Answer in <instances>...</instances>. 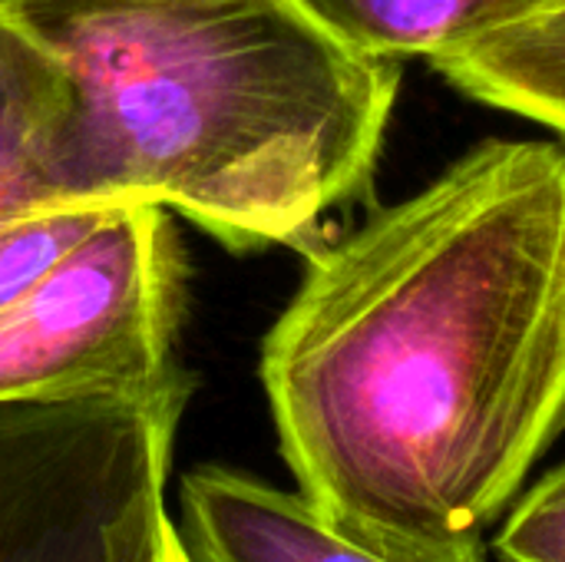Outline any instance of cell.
<instances>
[{
    "label": "cell",
    "instance_id": "obj_1",
    "mask_svg": "<svg viewBox=\"0 0 565 562\" xmlns=\"http://www.w3.org/2000/svg\"><path fill=\"white\" fill-rule=\"evenodd\" d=\"M262 384L334 530L391 562H487L565 431V146L480 142L315 245Z\"/></svg>",
    "mask_w": 565,
    "mask_h": 562
},
{
    "label": "cell",
    "instance_id": "obj_2",
    "mask_svg": "<svg viewBox=\"0 0 565 562\" xmlns=\"http://www.w3.org/2000/svg\"><path fill=\"white\" fill-rule=\"evenodd\" d=\"M7 17L73 79L56 209L159 205L232 252H311L371 182L401 86V63L298 0H50Z\"/></svg>",
    "mask_w": 565,
    "mask_h": 562
},
{
    "label": "cell",
    "instance_id": "obj_3",
    "mask_svg": "<svg viewBox=\"0 0 565 562\" xmlns=\"http://www.w3.org/2000/svg\"><path fill=\"white\" fill-rule=\"evenodd\" d=\"M185 371L142 391L0 404V562H166Z\"/></svg>",
    "mask_w": 565,
    "mask_h": 562
},
{
    "label": "cell",
    "instance_id": "obj_4",
    "mask_svg": "<svg viewBox=\"0 0 565 562\" xmlns=\"http://www.w3.org/2000/svg\"><path fill=\"white\" fill-rule=\"evenodd\" d=\"M185 262L172 215L116 205L0 308V404L142 391L175 378Z\"/></svg>",
    "mask_w": 565,
    "mask_h": 562
},
{
    "label": "cell",
    "instance_id": "obj_5",
    "mask_svg": "<svg viewBox=\"0 0 565 562\" xmlns=\"http://www.w3.org/2000/svg\"><path fill=\"white\" fill-rule=\"evenodd\" d=\"M195 562H391L334 530L301 494L202 467L182 484Z\"/></svg>",
    "mask_w": 565,
    "mask_h": 562
},
{
    "label": "cell",
    "instance_id": "obj_6",
    "mask_svg": "<svg viewBox=\"0 0 565 562\" xmlns=\"http://www.w3.org/2000/svg\"><path fill=\"white\" fill-rule=\"evenodd\" d=\"M73 103L66 63L0 13V225L53 212V159Z\"/></svg>",
    "mask_w": 565,
    "mask_h": 562
},
{
    "label": "cell",
    "instance_id": "obj_7",
    "mask_svg": "<svg viewBox=\"0 0 565 562\" xmlns=\"http://www.w3.org/2000/svg\"><path fill=\"white\" fill-rule=\"evenodd\" d=\"M467 96L565 136V0L430 63Z\"/></svg>",
    "mask_w": 565,
    "mask_h": 562
},
{
    "label": "cell",
    "instance_id": "obj_8",
    "mask_svg": "<svg viewBox=\"0 0 565 562\" xmlns=\"http://www.w3.org/2000/svg\"><path fill=\"white\" fill-rule=\"evenodd\" d=\"M361 53L440 60L556 0H298Z\"/></svg>",
    "mask_w": 565,
    "mask_h": 562
},
{
    "label": "cell",
    "instance_id": "obj_9",
    "mask_svg": "<svg viewBox=\"0 0 565 562\" xmlns=\"http://www.w3.org/2000/svg\"><path fill=\"white\" fill-rule=\"evenodd\" d=\"M116 209V205H113ZM113 209H53L0 225V308L70 255Z\"/></svg>",
    "mask_w": 565,
    "mask_h": 562
},
{
    "label": "cell",
    "instance_id": "obj_10",
    "mask_svg": "<svg viewBox=\"0 0 565 562\" xmlns=\"http://www.w3.org/2000/svg\"><path fill=\"white\" fill-rule=\"evenodd\" d=\"M490 547L497 562H565V464L516 497Z\"/></svg>",
    "mask_w": 565,
    "mask_h": 562
},
{
    "label": "cell",
    "instance_id": "obj_11",
    "mask_svg": "<svg viewBox=\"0 0 565 562\" xmlns=\"http://www.w3.org/2000/svg\"><path fill=\"white\" fill-rule=\"evenodd\" d=\"M166 562H195V556L189 553V547H185V540L179 537V540L172 543V550H169V556H166Z\"/></svg>",
    "mask_w": 565,
    "mask_h": 562
},
{
    "label": "cell",
    "instance_id": "obj_12",
    "mask_svg": "<svg viewBox=\"0 0 565 562\" xmlns=\"http://www.w3.org/2000/svg\"><path fill=\"white\" fill-rule=\"evenodd\" d=\"M33 3H50V0H0V13H13V10L33 7Z\"/></svg>",
    "mask_w": 565,
    "mask_h": 562
}]
</instances>
